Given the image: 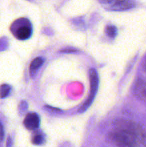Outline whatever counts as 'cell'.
<instances>
[{
	"mask_svg": "<svg viewBox=\"0 0 146 147\" xmlns=\"http://www.w3.org/2000/svg\"><path fill=\"white\" fill-rule=\"evenodd\" d=\"M139 135V130L135 124L123 121L116 125L110 137L117 146H134L137 145Z\"/></svg>",
	"mask_w": 146,
	"mask_h": 147,
	"instance_id": "cell-1",
	"label": "cell"
},
{
	"mask_svg": "<svg viewBox=\"0 0 146 147\" xmlns=\"http://www.w3.org/2000/svg\"><path fill=\"white\" fill-rule=\"evenodd\" d=\"M90 83H91V91H90V94L87 100H86L85 103L83 104L82 106L81 109L80 110V112H83L84 111L87 110L89 108V106L92 104L93 100H94L95 95L97 93V89H98L99 86V78L98 75H97V71L94 69H90Z\"/></svg>",
	"mask_w": 146,
	"mask_h": 147,
	"instance_id": "cell-2",
	"label": "cell"
},
{
	"mask_svg": "<svg viewBox=\"0 0 146 147\" xmlns=\"http://www.w3.org/2000/svg\"><path fill=\"white\" fill-rule=\"evenodd\" d=\"M103 5L107 6V8L114 11H123L131 9L134 4L130 0H99Z\"/></svg>",
	"mask_w": 146,
	"mask_h": 147,
	"instance_id": "cell-3",
	"label": "cell"
},
{
	"mask_svg": "<svg viewBox=\"0 0 146 147\" xmlns=\"http://www.w3.org/2000/svg\"><path fill=\"white\" fill-rule=\"evenodd\" d=\"M14 35L17 39L21 40H27L29 38L31 35V24L28 22H22L21 24L17 27V30L14 32Z\"/></svg>",
	"mask_w": 146,
	"mask_h": 147,
	"instance_id": "cell-4",
	"label": "cell"
},
{
	"mask_svg": "<svg viewBox=\"0 0 146 147\" xmlns=\"http://www.w3.org/2000/svg\"><path fill=\"white\" fill-rule=\"evenodd\" d=\"M40 118L35 113H30L26 116L24 121L25 127L29 130H34L40 126Z\"/></svg>",
	"mask_w": 146,
	"mask_h": 147,
	"instance_id": "cell-5",
	"label": "cell"
},
{
	"mask_svg": "<svg viewBox=\"0 0 146 147\" xmlns=\"http://www.w3.org/2000/svg\"><path fill=\"white\" fill-rule=\"evenodd\" d=\"M43 63H44V59H43L42 57H36L35 59H34L33 61L31 63V64H30V73H31V75L35 73V72L42 65Z\"/></svg>",
	"mask_w": 146,
	"mask_h": 147,
	"instance_id": "cell-6",
	"label": "cell"
},
{
	"mask_svg": "<svg viewBox=\"0 0 146 147\" xmlns=\"http://www.w3.org/2000/svg\"><path fill=\"white\" fill-rule=\"evenodd\" d=\"M11 91V87L7 84H4L0 87V98H4L7 97Z\"/></svg>",
	"mask_w": 146,
	"mask_h": 147,
	"instance_id": "cell-7",
	"label": "cell"
},
{
	"mask_svg": "<svg viewBox=\"0 0 146 147\" xmlns=\"http://www.w3.org/2000/svg\"><path fill=\"white\" fill-rule=\"evenodd\" d=\"M106 34L110 37H115L117 34V30L115 26L108 25L106 27Z\"/></svg>",
	"mask_w": 146,
	"mask_h": 147,
	"instance_id": "cell-8",
	"label": "cell"
},
{
	"mask_svg": "<svg viewBox=\"0 0 146 147\" xmlns=\"http://www.w3.org/2000/svg\"><path fill=\"white\" fill-rule=\"evenodd\" d=\"M44 142V138L41 134H37L32 139V143L35 145H40Z\"/></svg>",
	"mask_w": 146,
	"mask_h": 147,
	"instance_id": "cell-9",
	"label": "cell"
},
{
	"mask_svg": "<svg viewBox=\"0 0 146 147\" xmlns=\"http://www.w3.org/2000/svg\"><path fill=\"white\" fill-rule=\"evenodd\" d=\"M4 138V127H3V125L1 124V123L0 122V143L3 142Z\"/></svg>",
	"mask_w": 146,
	"mask_h": 147,
	"instance_id": "cell-10",
	"label": "cell"
}]
</instances>
